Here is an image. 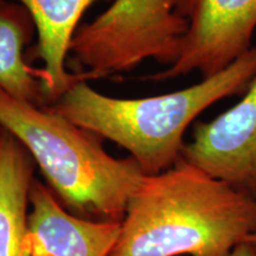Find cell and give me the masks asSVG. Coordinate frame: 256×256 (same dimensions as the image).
Masks as SVG:
<instances>
[{"instance_id":"4","label":"cell","mask_w":256,"mask_h":256,"mask_svg":"<svg viewBox=\"0 0 256 256\" xmlns=\"http://www.w3.org/2000/svg\"><path fill=\"white\" fill-rule=\"evenodd\" d=\"M179 0H113L74 34L69 52L98 78L130 72L147 58L172 66L180 55L188 20Z\"/></svg>"},{"instance_id":"5","label":"cell","mask_w":256,"mask_h":256,"mask_svg":"<svg viewBox=\"0 0 256 256\" xmlns=\"http://www.w3.org/2000/svg\"><path fill=\"white\" fill-rule=\"evenodd\" d=\"M176 11L188 24L180 55L168 69L144 78L146 81H168L194 70L211 78L252 48L256 0H179Z\"/></svg>"},{"instance_id":"8","label":"cell","mask_w":256,"mask_h":256,"mask_svg":"<svg viewBox=\"0 0 256 256\" xmlns=\"http://www.w3.org/2000/svg\"><path fill=\"white\" fill-rule=\"evenodd\" d=\"M2 2V0H0ZM23 5L34 19L38 40L28 58L40 60L46 72V106L54 104L76 83L98 78L92 72L70 74L66 58L83 14L98 0H8Z\"/></svg>"},{"instance_id":"2","label":"cell","mask_w":256,"mask_h":256,"mask_svg":"<svg viewBox=\"0 0 256 256\" xmlns=\"http://www.w3.org/2000/svg\"><path fill=\"white\" fill-rule=\"evenodd\" d=\"M256 78V46L228 68L182 90L140 98H119L76 83L48 106L56 113L130 152L146 176L162 174L182 158L184 133L211 104L242 94Z\"/></svg>"},{"instance_id":"11","label":"cell","mask_w":256,"mask_h":256,"mask_svg":"<svg viewBox=\"0 0 256 256\" xmlns=\"http://www.w3.org/2000/svg\"><path fill=\"white\" fill-rule=\"evenodd\" d=\"M228 256H256V252L250 247V244H248L247 242H243L236 248H234V250Z\"/></svg>"},{"instance_id":"1","label":"cell","mask_w":256,"mask_h":256,"mask_svg":"<svg viewBox=\"0 0 256 256\" xmlns=\"http://www.w3.org/2000/svg\"><path fill=\"white\" fill-rule=\"evenodd\" d=\"M256 234V200L179 159L145 176L110 256H228Z\"/></svg>"},{"instance_id":"10","label":"cell","mask_w":256,"mask_h":256,"mask_svg":"<svg viewBox=\"0 0 256 256\" xmlns=\"http://www.w3.org/2000/svg\"><path fill=\"white\" fill-rule=\"evenodd\" d=\"M36 30L34 19L23 5L0 2V87L22 100L46 106L43 68L28 63L25 48Z\"/></svg>"},{"instance_id":"3","label":"cell","mask_w":256,"mask_h":256,"mask_svg":"<svg viewBox=\"0 0 256 256\" xmlns=\"http://www.w3.org/2000/svg\"><path fill=\"white\" fill-rule=\"evenodd\" d=\"M0 127L23 144L66 210L83 218L122 222L146 176L132 156L115 158L96 133L2 87Z\"/></svg>"},{"instance_id":"9","label":"cell","mask_w":256,"mask_h":256,"mask_svg":"<svg viewBox=\"0 0 256 256\" xmlns=\"http://www.w3.org/2000/svg\"><path fill=\"white\" fill-rule=\"evenodd\" d=\"M34 165L23 144L0 127V256H30L28 208Z\"/></svg>"},{"instance_id":"6","label":"cell","mask_w":256,"mask_h":256,"mask_svg":"<svg viewBox=\"0 0 256 256\" xmlns=\"http://www.w3.org/2000/svg\"><path fill=\"white\" fill-rule=\"evenodd\" d=\"M182 159L256 200V78L234 107L194 124Z\"/></svg>"},{"instance_id":"7","label":"cell","mask_w":256,"mask_h":256,"mask_svg":"<svg viewBox=\"0 0 256 256\" xmlns=\"http://www.w3.org/2000/svg\"><path fill=\"white\" fill-rule=\"evenodd\" d=\"M30 206V256H110L119 240L121 222L74 215L37 179L31 186Z\"/></svg>"},{"instance_id":"12","label":"cell","mask_w":256,"mask_h":256,"mask_svg":"<svg viewBox=\"0 0 256 256\" xmlns=\"http://www.w3.org/2000/svg\"><path fill=\"white\" fill-rule=\"evenodd\" d=\"M244 242H247L248 244H250V247L254 249V252H256V234H254V235L249 236V238L246 240Z\"/></svg>"}]
</instances>
